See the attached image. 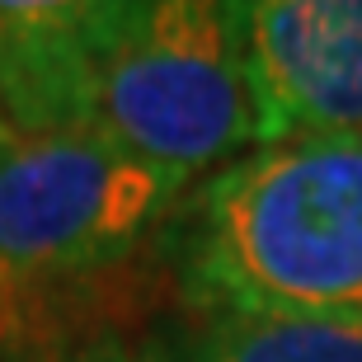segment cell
<instances>
[{"label": "cell", "instance_id": "6", "mask_svg": "<svg viewBox=\"0 0 362 362\" xmlns=\"http://www.w3.org/2000/svg\"><path fill=\"white\" fill-rule=\"evenodd\" d=\"M76 362H179L175 353H165V349H156V344H99V349H90L85 358H76Z\"/></svg>", "mask_w": 362, "mask_h": 362}, {"label": "cell", "instance_id": "3", "mask_svg": "<svg viewBox=\"0 0 362 362\" xmlns=\"http://www.w3.org/2000/svg\"><path fill=\"white\" fill-rule=\"evenodd\" d=\"M188 179L94 127L0 136V325L24 296L136 255L184 202Z\"/></svg>", "mask_w": 362, "mask_h": 362}, {"label": "cell", "instance_id": "5", "mask_svg": "<svg viewBox=\"0 0 362 362\" xmlns=\"http://www.w3.org/2000/svg\"><path fill=\"white\" fill-rule=\"evenodd\" d=\"M179 362H362V325L207 315Z\"/></svg>", "mask_w": 362, "mask_h": 362}, {"label": "cell", "instance_id": "2", "mask_svg": "<svg viewBox=\"0 0 362 362\" xmlns=\"http://www.w3.org/2000/svg\"><path fill=\"white\" fill-rule=\"evenodd\" d=\"M90 127L188 184L259 151L235 0H94Z\"/></svg>", "mask_w": 362, "mask_h": 362}, {"label": "cell", "instance_id": "7", "mask_svg": "<svg viewBox=\"0 0 362 362\" xmlns=\"http://www.w3.org/2000/svg\"><path fill=\"white\" fill-rule=\"evenodd\" d=\"M5 132H10V127H5V118H0V136H5Z\"/></svg>", "mask_w": 362, "mask_h": 362}, {"label": "cell", "instance_id": "1", "mask_svg": "<svg viewBox=\"0 0 362 362\" xmlns=\"http://www.w3.org/2000/svg\"><path fill=\"white\" fill-rule=\"evenodd\" d=\"M170 269L202 315L362 325V136L259 146L165 221Z\"/></svg>", "mask_w": 362, "mask_h": 362}, {"label": "cell", "instance_id": "4", "mask_svg": "<svg viewBox=\"0 0 362 362\" xmlns=\"http://www.w3.org/2000/svg\"><path fill=\"white\" fill-rule=\"evenodd\" d=\"M259 146L362 136V0H235Z\"/></svg>", "mask_w": 362, "mask_h": 362}]
</instances>
